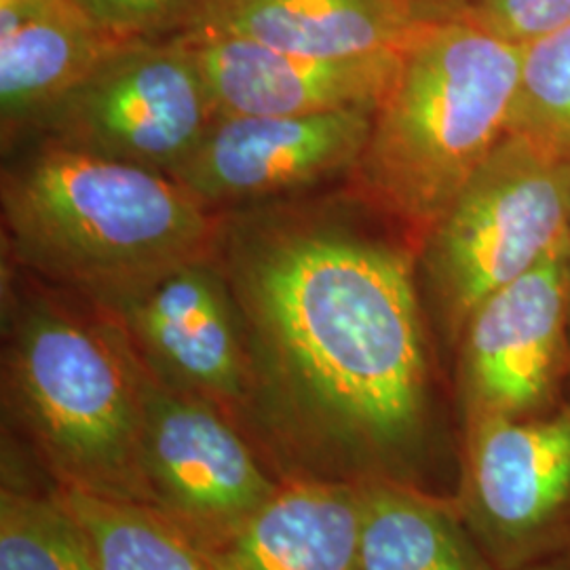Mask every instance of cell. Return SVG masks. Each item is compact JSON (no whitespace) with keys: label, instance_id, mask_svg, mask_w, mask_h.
Wrapping results in <instances>:
<instances>
[{"label":"cell","instance_id":"obj_1","mask_svg":"<svg viewBox=\"0 0 570 570\" xmlns=\"http://www.w3.org/2000/svg\"><path fill=\"white\" fill-rule=\"evenodd\" d=\"M252 364L247 435L284 478L452 497L416 252L326 216L218 228Z\"/></svg>","mask_w":570,"mask_h":570},{"label":"cell","instance_id":"obj_2","mask_svg":"<svg viewBox=\"0 0 570 570\" xmlns=\"http://www.w3.org/2000/svg\"><path fill=\"white\" fill-rule=\"evenodd\" d=\"M2 225L26 273L96 306L214 256L220 228L171 174L42 140L4 165Z\"/></svg>","mask_w":570,"mask_h":570},{"label":"cell","instance_id":"obj_3","mask_svg":"<svg viewBox=\"0 0 570 570\" xmlns=\"http://www.w3.org/2000/svg\"><path fill=\"white\" fill-rule=\"evenodd\" d=\"M2 400L51 487L150 508L142 360L102 308H81L53 285H13L4 294Z\"/></svg>","mask_w":570,"mask_h":570},{"label":"cell","instance_id":"obj_4","mask_svg":"<svg viewBox=\"0 0 570 570\" xmlns=\"http://www.w3.org/2000/svg\"><path fill=\"white\" fill-rule=\"evenodd\" d=\"M522 45L469 20L423 26L374 112L357 195L419 256L429 230L510 134Z\"/></svg>","mask_w":570,"mask_h":570},{"label":"cell","instance_id":"obj_5","mask_svg":"<svg viewBox=\"0 0 570 570\" xmlns=\"http://www.w3.org/2000/svg\"><path fill=\"white\" fill-rule=\"evenodd\" d=\"M570 242V164L508 134L419 249L435 320L452 348L471 313Z\"/></svg>","mask_w":570,"mask_h":570},{"label":"cell","instance_id":"obj_6","mask_svg":"<svg viewBox=\"0 0 570 570\" xmlns=\"http://www.w3.org/2000/svg\"><path fill=\"white\" fill-rule=\"evenodd\" d=\"M216 117L188 42L121 41L23 134L171 174Z\"/></svg>","mask_w":570,"mask_h":570},{"label":"cell","instance_id":"obj_7","mask_svg":"<svg viewBox=\"0 0 570 570\" xmlns=\"http://www.w3.org/2000/svg\"><path fill=\"white\" fill-rule=\"evenodd\" d=\"M142 366V469L150 510L199 548L214 550L265 508L284 475L223 410Z\"/></svg>","mask_w":570,"mask_h":570},{"label":"cell","instance_id":"obj_8","mask_svg":"<svg viewBox=\"0 0 570 570\" xmlns=\"http://www.w3.org/2000/svg\"><path fill=\"white\" fill-rule=\"evenodd\" d=\"M452 499L499 570L570 548V400L534 419L461 425Z\"/></svg>","mask_w":570,"mask_h":570},{"label":"cell","instance_id":"obj_9","mask_svg":"<svg viewBox=\"0 0 570 570\" xmlns=\"http://www.w3.org/2000/svg\"><path fill=\"white\" fill-rule=\"evenodd\" d=\"M569 249L492 292L463 327L456 423L534 419L570 400Z\"/></svg>","mask_w":570,"mask_h":570},{"label":"cell","instance_id":"obj_10","mask_svg":"<svg viewBox=\"0 0 570 570\" xmlns=\"http://www.w3.org/2000/svg\"><path fill=\"white\" fill-rule=\"evenodd\" d=\"M98 308L125 330L157 376L247 429L249 351L239 306L216 254L174 266Z\"/></svg>","mask_w":570,"mask_h":570},{"label":"cell","instance_id":"obj_11","mask_svg":"<svg viewBox=\"0 0 570 570\" xmlns=\"http://www.w3.org/2000/svg\"><path fill=\"white\" fill-rule=\"evenodd\" d=\"M374 112L218 115L171 176L207 209L303 190L353 174L366 150Z\"/></svg>","mask_w":570,"mask_h":570},{"label":"cell","instance_id":"obj_12","mask_svg":"<svg viewBox=\"0 0 570 570\" xmlns=\"http://www.w3.org/2000/svg\"><path fill=\"white\" fill-rule=\"evenodd\" d=\"M184 41V39H183ZM188 42L218 115L308 117L376 110L402 63L400 51L306 58L242 39Z\"/></svg>","mask_w":570,"mask_h":570},{"label":"cell","instance_id":"obj_13","mask_svg":"<svg viewBox=\"0 0 570 570\" xmlns=\"http://www.w3.org/2000/svg\"><path fill=\"white\" fill-rule=\"evenodd\" d=\"M421 28L402 0H212L176 39H242L306 58H353L406 49Z\"/></svg>","mask_w":570,"mask_h":570},{"label":"cell","instance_id":"obj_14","mask_svg":"<svg viewBox=\"0 0 570 570\" xmlns=\"http://www.w3.org/2000/svg\"><path fill=\"white\" fill-rule=\"evenodd\" d=\"M117 42L75 0H0L4 144L60 102Z\"/></svg>","mask_w":570,"mask_h":570},{"label":"cell","instance_id":"obj_15","mask_svg":"<svg viewBox=\"0 0 570 570\" xmlns=\"http://www.w3.org/2000/svg\"><path fill=\"white\" fill-rule=\"evenodd\" d=\"M360 529L357 484L284 478L244 529L205 553L216 570H360Z\"/></svg>","mask_w":570,"mask_h":570},{"label":"cell","instance_id":"obj_16","mask_svg":"<svg viewBox=\"0 0 570 570\" xmlns=\"http://www.w3.org/2000/svg\"><path fill=\"white\" fill-rule=\"evenodd\" d=\"M360 487V570H499L452 497L370 480Z\"/></svg>","mask_w":570,"mask_h":570},{"label":"cell","instance_id":"obj_17","mask_svg":"<svg viewBox=\"0 0 570 570\" xmlns=\"http://www.w3.org/2000/svg\"><path fill=\"white\" fill-rule=\"evenodd\" d=\"M87 530L102 570H216L209 556L159 511L51 487Z\"/></svg>","mask_w":570,"mask_h":570},{"label":"cell","instance_id":"obj_18","mask_svg":"<svg viewBox=\"0 0 570 570\" xmlns=\"http://www.w3.org/2000/svg\"><path fill=\"white\" fill-rule=\"evenodd\" d=\"M0 570H102L81 522L49 489L2 482Z\"/></svg>","mask_w":570,"mask_h":570},{"label":"cell","instance_id":"obj_19","mask_svg":"<svg viewBox=\"0 0 570 570\" xmlns=\"http://www.w3.org/2000/svg\"><path fill=\"white\" fill-rule=\"evenodd\" d=\"M510 134L570 164V23L522 45Z\"/></svg>","mask_w":570,"mask_h":570},{"label":"cell","instance_id":"obj_20","mask_svg":"<svg viewBox=\"0 0 570 570\" xmlns=\"http://www.w3.org/2000/svg\"><path fill=\"white\" fill-rule=\"evenodd\" d=\"M115 41L176 39L212 0H75Z\"/></svg>","mask_w":570,"mask_h":570},{"label":"cell","instance_id":"obj_21","mask_svg":"<svg viewBox=\"0 0 570 570\" xmlns=\"http://www.w3.org/2000/svg\"><path fill=\"white\" fill-rule=\"evenodd\" d=\"M463 20L505 41L529 45L570 23V0H473Z\"/></svg>","mask_w":570,"mask_h":570},{"label":"cell","instance_id":"obj_22","mask_svg":"<svg viewBox=\"0 0 570 570\" xmlns=\"http://www.w3.org/2000/svg\"><path fill=\"white\" fill-rule=\"evenodd\" d=\"M410 16L423 26L463 20L473 0H402Z\"/></svg>","mask_w":570,"mask_h":570},{"label":"cell","instance_id":"obj_23","mask_svg":"<svg viewBox=\"0 0 570 570\" xmlns=\"http://www.w3.org/2000/svg\"><path fill=\"white\" fill-rule=\"evenodd\" d=\"M520 570H570V548L551 553L548 558H541Z\"/></svg>","mask_w":570,"mask_h":570},{"label":"cell","instance_id":"obj_24","mask_svg":"<svg viewBox=\"0 0 570 570\" xmlns=\"http://www.w3.org/2000/svg\"><path fill=\"white\" fill-rule=\"evenodd\" d=\"M569 334H570V249H569Z\"/></svg>","mask_w":570,"mask_h":570}]
</instances>
